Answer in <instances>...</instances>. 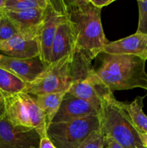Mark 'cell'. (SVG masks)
Segmentation results:
<instances>
[{
    "label": "cell",
    "mask_w": 147,
    "mask_h": 148,
    "mask_svg": "<svg viewBox=\"0 0 147 148\" xmlns=\"http://www.w3.org/2000/svg\"><path fill=\"white\" fill-rule=\"evenodd\" d=\"M44 10L43 9H34L23 12L5 10V12L14 23L19 33L37 38L39 28L43 20Z\"/></svg>",
    "instance_id": "14"
},
{
    "label": "cell",
    "mask_w": 147,
    "mask_h": 148,
    "mask_svg": "<svg viewBox=\"0 0 147 148\" xmlns=\"http://www.w3.org/2000/svg\"><path fill=\"white\" fill-rule=\"evenodd\" d=\"M97 56H99V65L95 70L111 92L133 88L147 91L146 59L133 55L105 53Z\"/></svg>",
    "instance_id": "2"
},
{
    "label": "cell",
    "mask_w": 147,
    "mask_h": 148,
    "mask_svg": "<svg viewBox=\"0 0 147 148\" xmlns=\"http://www.w3.org/2000/svg\"><path fill=\"white\" fill-rule=\"evenodd\" d=\"M20 96L27 110L32 127L37 132L40 137L46 135V116L33 96L24 92H20Z\"/></svg>",
    "instance_id": "18"
},
{
    "label": "cell",
    "mask_w": 147,
    "mask_h": 148,
    "mask_svg": "<svg viewBox=\"0 0 147 148\" xmlns=\"http://www.w3.org/2000/svg\"><path fill=\"white\" fill-rule=\"evenodd\" d=\"M73 55L65 56L50 64L40 77L32 83L27 84L22 92L30 95H40L68 92L71 85V64Z\"/></svg>",
    "instance_id": "5"
},
{
    "label": "cell",
    "mask_w": 147,
    "mask_h": 148,
    "mask_svg": "<svg viewBox=\"0 0 147 148\" xmlns=\"http://www.w3.org/2000/svg\"><path fill=\"white\" fill-rule=\"evenodd\" d=\"M76 49L75 38L71 25L67 17L60 23L50 51V64L67 56H72Z\"/></svg>",
    "instance_id": "13"
},
{
    "label": "cell",
    "mask_w": 147,
    "mask_h": 148,
    "mask_svg": "<svg viewBox=\"0 0 147 148\" xmlns=\"http://www.w3.org/2000/svg\"><path fill=\"white\" fill-rule=\"evenodd\" d=\"M144 96H137L132 102H120L138 133L147 134V116L143 111Z\"/></svg>",
    "instance_id": "16"
},
{
    "label": "cell",
    "mask_w": 147,
    "mask_h": 148,
    "mask_svg": "<svg viewBox=\"0 0 147 148\" xmlns=\"http://www.w3.org/2000/svg\"><path fill=\"white\" fill-rule=\"evenodd\" d=\"M6 116L5 99L2 94L0 92V119Z\"/></svg>",
    "instance_id": "27"
},
{
    "label": "cell",
    "mask_w": 147,
    "mask_h": 148,
    "mask_svg": "<svg viewBox=\"0 0 147 148\" xmlns=\"http://www.w3.org/2000/svg\"><path fill=\"white\" fill-rule=\"evenodd\" d=\"M48 0H6L4 10L10 12H23L34 9L46 8Z\"/></svg>",
    "instance_id": "20"
},
{
    "label": "cell",
    "mask_w": 147,
    "mask_h": 148,
    "mask_svg": "<svg viewBox=\"0 0 147 148\" xmlns=\"http://www.w3.org/2000/svg\"><path fill=\"white\" fill-rule=\"evenodd\" d=\"M104 148H122L120 145L118 144L113 139L108 137H105Z\"/></svg>",
    "instance_id": "25"
},
{
    "label": "cell",
    "mask_w": 147,
    "mask_h": 148,
    "mask_svg": "<svg viewBox=\"0 0 147 148\" xmlns=\"http://www.w3.org/2000/svg\"><path fill=\"white\" fill-rule=\"evenodd\" d=\"M100 130L122 148H143L139 133L114 95L102 102L99 114Z\"/></svg>",
    "instance_id": "3"
},
{
    "label": "cell",
    "mask_w": 147,
    "mask_h": 148,
    "mask_svg": "<svg viewBox=\"0 0 147 148\" xmlns=\"http://www.w3.org/2000/svg\"><path fill=\"white\" fill-rule=\"evenodd\" d=\"M39 148H56V147L49 140L48 137L46 135L44 137H42L41 139H40V147H39Z\"/></svg>",
    "instance_id": "26"
},
{
    "label": "cell",
    "mask_w": 147,
    "mask_h": 148,
    "mask_svg": "<svg viewBox=\"0 0 147 148\" xmlns=\"http://www.w3.org/2000/svg\"><path fill=\"white\" fill-rule=\"evenodd\" d=\"M27 84L8 71L0 67V92L4 97L22 92Z\"/></svg>",
    "instance_id": "19"
},
{
    "label": "cell",
    "mask_w": 147,
    "mask_h": 148,
    "mask_svg": "<svg viewBox=\"0 0 147 148\" xmlns=\"http://www.w3.org/2000/svg\"><path fill=\"white\" fill-rule=\"evenodd\" d=\"M6 0H0V10H4Z\"/></svg>",
    "instance_id": "29"
},
{
    "label": "cell",
    "mask_w": 147,
    "mask_h": 148,
    "mask_svg": "<svg viewBox=\"0 0 147 148\" xmlns=\"http://www.w3.org/2000/svg\"><path fill=\"white\" fill-rule=\"evenodd\" d=\"M99 130V116H89L66 122L50 123L46 129V136L56 148H78Z\"/></svg>",
    "instance_id": "4"
},
{
    "label": "cell",
    "mask_w": 147,
    "mask_h": 148,
    "mask_svg": "<svg viewBox=\"0 0 147 148\" xmlns=\"http://www.w3.org/2000/svg\"><path fill=\"white\" fill-rule=\"evenodd\" d=\"M40 139L35 129L13 127L7 116L0 119V148H39Z\"/></svg>",
    "instance_id": "7"
},
{
    "label": "cell",
    "mask_w": 147,
    "mask_h": 148,
    "mask_svg": "<svg viewBox=\"0 0 147 148\" xmlns=\"http://www.w3.org/2000/svg\"><path fill=\"white\" fill-rule=\"evenodd\" d=\"M50 64L40 56L30 59H14L0 53V67L8 71L25 82L30 84L40 77Z\"/></svg>",
    "instance_id": "9"
},
{
    "label": "cell",
    "mask_w": 147,
    "mask_h": 148,
    "mask_svg": "<svg viewBox=\"0 0 147 148\" xmlns=\"http://www.w3.org/2000/svg\"><path fill=\"white\" fill-rule=\"evenodd\" d=\"M143 148H147V147H144H144H143Z\"/></svg>",
    "instance_id": "31"
},
{
    "label": "cell",
    "mask_w": 147,
    "mask_h": 148,
    "mask_svg": "<svg viewBox=\"0 0 147 148\" xmlns=\"http://www.w3.org/2000/svg\"><path fill=\"white\" fill-rule=\"evenodd\" d=\"M66 17L63 0H48L44 16L37 35L40 49V57L45 63L50 64L52 44L61 22Z\"/></svg>",
    "instance_id": "6"
},
{
    "label": "cell",
    "mask_w": 147,
    "mask_h": 148,
    "mask_svg": "<svg viewBox=\"0 0 147 148\" xmlns=\"http://www.w3.org/2000/svg\"><path fill=\"white\" fill-rule=\"evenodd\" d=\"M139 136L144 147H147V134H141V133H139Z\"/></svg>",
    "instance_id": "28"
},
{
    "label": "cell",
    "mask_w": 147,
    "mask_h": 148,
    "mask_svg": "<svg viewBox=\"0 0 147 148\" xmlns=\"http://www.w3.org/2000/svg\"><path fill=\"white\" fill-rule=\"evenodd\" d=\"M138 7V24L135 33L147 35V0L137 1Z\"/></svg>",
    "instance_id": "22"
},
{
    "label": "cell",
    "mask_w": 147,
    "mask_h": 148,
    "mask_svg": "<svg viewBox=\"0 0 147 148\" xmlns=\"http://www.w3.org/2000/svg\"><path fill=\"white\" fill-rule=\"evenodd\" d=\"M89 1L94 7L102 10V7L108 6L111 3L114 2L115 0H89Z\"/></svg>",
    "instance_id": "24"
},
{
    "label": "cell",
    "mask_w": 147,
    "mask_h": 148,
    "mask_svg": "<svg viewBox=\"0 0 147 148\" xmlns=\"http://www.w3.org/2000/svg\"><path fill=\"white\" fill-rule=\"evenodd\" d=\"M68 92L89 101L102 103L113 95L94 70L86 77L73 82Z\"/></svg>",
    "instance_id": "10"
},
{
    "label": "cell",
    "mask_w": 147,
    "mask_h": 148,
    "mask_svg": "<svg viewBox=\"0 0 147 148\" xmlns=\"http://www.w3.org/2000/svg\"><path fill=\"white\" fill-rule=\"evenodd\" d=\"M105 136L102 130L92 133L78 148H104Z\"/></svg>",
    "instance_id": "23"
},
{
    "label": "cell",
    "mask_w": 147,
    "mask_h": 148,
    "mask_svg": "<svg viewBox=\"0 0 147 148\" xmlns=\"http://www.w3.org/2000/svg\"><path fill=\"white\" fill-rule=\"evenodd\" d=\"M65 94V92H60L46 95H32L46 116V129L57 114Z\"/></svg>",
    "instance_id": "17"
},
{
    "label": "cell",
    "mask_w": 147,
    "mask_h": 148,
    "mask_svg": "<svg viewBox=\"0 0 147 148\" xmlns=\"http://www.w3.org/2000/svg\"><path fill=\"white\" fill-rule=\"evenodd\" d=\"M33 148H35V147H33Z\"/></svg>",
    "instance_id": "32"
},
{
    "label": "cell",
    "mask_w": 147,
    "mask_h": 148,
    "mask_svg": "<svg viewBox=\"0 0 147 148\" xmlns=\"http://www.w3.org/2000/svg\"><path fill=\"white\" fill-rule=\"evenodd\" d=\"M102 103L81 99L66 92L51 123L66 122L89 116H99Z\"/></svg>",
    "instance_id": "8"
},
{
    "label": "cell",
    "mask_w": 147,
    "mask_h": 148,
    "mask_svg": "<svg viewBox=\"0 0 147 148\" xmlns=\"http://www.w3.org/2000/svg\"><path fill=\"white\" fill-rule=\"evenodd\" d=\"M19 34L14 23L9 18L4 10L0 18V42L10 40L16 35Z\"/></svg>",
    "instance_id": "21"
},
{
    "label": "cell",
    "mask_w": 147,
    "mask_h": 148,
    "mask_svg": "<svg viewBox=\"0 0 147 148\" xmlns=\"http://www.w3.org/2000/svg\"><path fill=\"white\" fill-rule=\"evenodd\" d=\"M102 53L133 55L147 60V35L135 33L124 38L108 42Z\"/></svg>",
    "instance_id": "12"
},
{
    "label": "cell",
    "mask_w": 147,
    "mask_h": 148,
    "mask_svg": "<svg viewBox=\"0 0 147 148\" xmlns=\"http://www.w3.org/2000/svg\"><path fill=\"white\" fill-rule=\"evenodd\" d=\"M20 93L4 98L6 116L13 127H22L34 129L32 127L27 114V108Z\"/></svg>",
    "instance_id": "15"
},
{
    "label": "cell",
    "mask_w": 147,
    "mask_h": 148,
    "mask_svg": "<svg viewBox=\"0 0 147 148\" xmlns=\"http://www.w3.org/2000/svg\"><path fill=\"white\" fill-rule=\"evenodd\" d=\"M4 12V10H0V18H1V16L3 15Z\"/></svg>",
    "instance_id": "30"
},
{
    "label": "cell",
    "mask_w": 147,
    "mask_h": 148,
    "mask_svg": "<svg viewBox=\"0 0 147 148\" xmlns=\"http://www.w3.org/2000/svg\"><path fill=\"white\" fill-rule=\"evenodd\" d=\"M0 53L14 59H30L40 56V49L36 38L19 33L0 42Z\"/></svg>",
    "instance_id": "11"
},
{
    "label": "cell",
    "mask_w": 147,
    "mask_h": 148,
    "mask_svg": "<svg viewBox=\"0 0 147 148\" xmlns=\"http://www.w3.org/2000/svg\"><path fill=\"white\" fill-rule=\"evenodd\" d=\"M63 4L74 35L76 49L92 61L108 43L101 22L102 10L89 0H63Z\"/></svg>",
    "instance_id": "1"
}]
</instances>
